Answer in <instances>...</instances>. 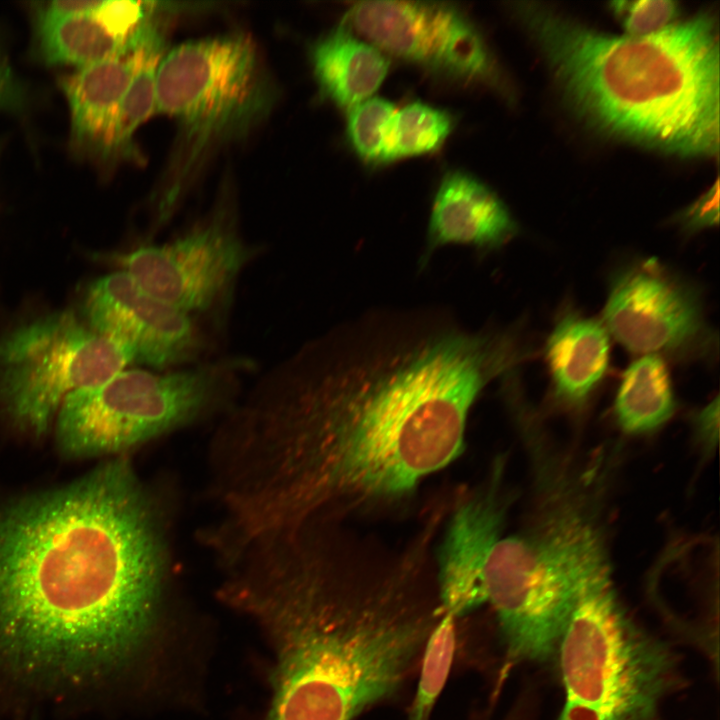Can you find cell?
<instances>
[{
	"label": "cell",
	"instance_id": "cell-1",
	"mask_svg": "<svg viewBox=\"0 0 720 720\" xmlns=\"http://www.w3.org/2000/svg\"><path fill=\"white\" fill-rule=\"evenodd\" d=\"M517 364L501 328L432 309L381 311L308 345L234 446L257 533L328 527L400 504L463 452L470 411Z\"/></svg>",
	"mask_w": 720,
	"mask_h": 720
},
{
	"label": "cell",
	"instance_id": "cell-2",
	"mask_svg": "<svg viewBox=\"0 0 720 720\" xmlns=\"http://www.w3.org/2000/svg\"><path fill=\"white\" fill-rule=\"evenodd\" d=\"M160 513L128 460L0 514V690L88 702L155 636L169 568Z\"/></svg>",
	"mask_w": 720,
	"mask_h": 720
},
{
	"label": "cell",
	"instance_id": "cell-3",
	"mask_svg": "<svg viewBox=\"0 0 720 720\" xmlns=\"http://www.w3.org/2000/svg\"><path fill=\"white\" fill-rule=\"evenodd\" d=\"M222 593L272 640L267 720H354L393 698L442 615L415 566L347 543L262 549Z\"/></svg>",
	"mask_w": 720,
	"mask_h": 720
},
{
	"label": "cell",
	"instance_id": "cell-4",
	"mask_svg": "<svg viewBox=\"0 0 720 720\" xmlns=\"http://www.w3.org/2000/svg\"><path fill=\"white\" fill-rule=\"evenodd\" d=\"M574 108L601 131L680 156L719 152L717 24L702 13L651 36L599 32L513 4Z\"/></svg>",
	"mask_w": 720,
	"mask_h": 720
},
{
	"label": "cell",
	"instance_id": "cell-5",
	"mask_svg": "<svg viewBox=\"0 0 720 720\" xmlns=\"http://www.w3.org/2000/svg\"><path fill=\"white\" fill-rule=\"evenodd\" d=\"M558 505L526 531L500 537L483 574L507 663L543 662L556 650L583 590L610 574L599 528L582 510Z\"/></svg>",
	"mask_w": 720,
	"mask_h": 720
},
{
	"label": "cell",
	"instance_id": "cell-6",
	"mask_svg": "<svg viewBox=\"0 0 720 720\" xmlns=\"http://www.w3.org/2000/svg\"><path fill=\"white\" fill-rule=\"evenodd\" d=\"M555 657L564 692L556 720H662L684 683L677 655L627 614L610 574L579 596Z\"/></svg>",
	"mask_w": 720,
	"mask_h": 720
},
{
	"label": "cell",
	"instance_id": "cell-7",
	"mask_svg": "<svg viewBox=\"0 0 720 720\" xmlns=\"http://www.w3.org/2000/svg\"><path fill=\"white\" fill-rule=\"evenodd\" d=\"M276 89L254 41L243 33L189 40L166 50L156 75V113L176 121L168 212L208 153L240 139L272 111Z\"/></svg>",
	"mask_w": 720,
	"mask_h": 720
},
{
	"label": "cell",
	"instance_id": "cell-8",
	"mask_svg": "<svg viewBox=\"0 0 720 720\" xmlns=\"http://www.w3.org/2000/svg\"><path fill=\"white\" fill-rule=\"evenodd\" d=\"M225 365L179 371L122 370L69 394L56 421L70 456L121 453L199 420L225 400L232 374Z\"/></svg>",
	"mask_w": 720,
	"mask_h": 720
},
{
	"label": "cell",
	"instance_id": "cell-9",
	"mask_svg": "<svg viewBox=\"0 0 720 720\" xmlns=\"http://www.w3.org/2000/svg\"><path fill=\"white\" fill-rule=\"evenodd\" d=\"M131 362L127 347L71 313L41 317L0 341V410L19 429L40 436L69 394L108 380Z\"/></svg>",
	"mask_w": 720,
	"mask_h": 720
},
{
	"label": "cell",
	"instance_id": "cell-10",
	"mask_svg": "<svg viewBox=\"0 0 720 720\" xmlns=\"http://www.w3.org/2000/svg\"><path fill=\"white\" fill-rule=\"evenodd\" d=\"M384 54L464 86L502 92L505 81L478 26L463 8L437 1H360L344 23Z\"/></svg>",
	"mask_w": 720,
	"mask_h": 720
},
{
	"label": "cell",
	"instance_id": "cell-11",
	"mask_svg": "<svg viewBox=\"0 0 720 720\" xmlns=\"http://www.w3.org/2000/svg\"><path fill=\"white\" fill-rule=\"evenodd\" d=\"M602 323L628 351L674 360H712L718 338L696 287L657 259L614 273Z\"/></svg>",
	"mask_w": 720,
	"mask_h": 720
},
{
	"label": "cell",
	"instance_id": "cell-12",
	"mask_svg": "<svg viewBox=\"0 0 720 720\" xmlns=\"http://www.w3.org/2000/svg\"><path fill=\"white\" fill-rule=\"evenodd\" d=\"M250 255L232 225L214 218L166 243L121 254L118 263L148 293L191 314L212 307Z\"/></svg>",
	"mask_w": 720,
	"mask_h": 720
},
{
	"label": "cell",
	"instance_id": "cell-13",
	"mask_svg": "<svg viewBox=\"0 0 720 720\" xmlns=\"http://www.w3.org/2000/svg\"><path fill=\"white\" fill-rule=\"evenodd\" d=\"M84 312L90 328L124 345L134 361L155 370L186 363L200 348L190 314L151 295L123 270L90 285Z\"/></svg>",
	"mask_w": 720,
	"mask_h": 720
},
{
	"label": "cell",
	"instance_id": "cell-14",
	"mask_svg": "<svg viewBox=\"0 0 720 720\" xmlns=\"http://www.w3.org/2000/svg\"><path fill=\"white\" fill-rule=\"evenodd\" d=\"M498 480L495 473L492 484L457 506L434 565L441 607L456 619L485 604L484 568L505 515Z\"/></svg>",
	"mask_w": 720,
	"mask_h": 720
},
{
	"label": "cell",
	"instance_id": "cell-15",
	"mask_svg": "<svg viewBox=\"0 0 720 720\" xmlns=\"http://www.w3.org/2000/svg\"><path fill=\"white\" fill-rule=\"evenodd\" d=\"M519 228L504 202L486 184L462 170H450L433 198L419 266L449 245L473 248L480 257L507 245Z\"/></svg>",
	"mask_w": 720,
	"mask_h": 720
},
{
	"label": "cell",
	"instance_id": "cell-16",
	"mask_svg": "<svg viewBox=\"0 0 720 720\" xmlns=\"http://www.w3.org/2000/svg\"><path fill=\"white\" fill-rule=\"evenodd\" d=\"M163 35V22L158 19L124 52L62 80L71 111L72 140L79 148L110 155L123 96L148 49Z\"/></svg>",
	"mask_w": 720,
	"mask_h": 720
},
{
	"label": "cell",
	"instance_id": "cell-17",
	"mask_svg": "<svg viewBox=\"0 0 720 720\" xmlns=\"http://www.w3.org/2000/svg\"><path fill=\"white\" fill-rule=\"evenodd\" d=\"M154 20L151 2L141 1H103L89 14L38 12L39 50L47 63L86 67L124 52Z\"/></svg>",
	"mask_w": 720,
	"mask_h": 720
},
{
	"label": "cell",
	"instance_id": "cell-18",
	"mask_svg": "<svg viewBox=\"0 0 720 720\" xmlns=\"http://www.w3.org/2000/svg\"><path fill=\"white\" fill-rule=\"evenodd\" d=\"M544 354L553 398L568 408H580L607 373L610 335L602 321L566 307L546 340Z\"/></svg>",
	"mask_w": 720,
	"mask_h": 720
},
{
	"label": "cell",
	"instance_id": "cell-19",
	"mask_svg": "<svg viewBox=\"0 0 720 720\" xmlns=\"http://www.w3.org/2000/svg\"><path fill=\"white\" fill-rule=\"evenodd\" d=\"M310 60L321 95L346 111L371 98L390 64L381 50L344 24L313 43Z\"/></svg>",
	"mask_w": 720,
	"mask_h": 720
},
{
	"label": "cell",
	"instance_id": "cell-20",
	"mask_svg": "<svg viewBox=\"0 0 720 720\" xmlns=\"http://www.w3.org/2000/svg\"><path fill=\"white\" fill-rule=\"evenodd\" d=\"M675 398L665 359L642 355L623 373L614 402L618 425L628 434L650 433L674 414Z\"/></svg>",
	"mask_w": 720,
	"mask_h": 720
},
{
	"label": "cell",
	"instance_id": "cell-21",
	"mask_svg": "<svg viewBox=\"0 0 720 720\" xmlns=\"http://www.w3.org/2000/svg\"><path fill=\"white\" fill-rule=\"evenodd\" d=\"M447 110L415 101L396 109L384 142V164L438 150L454 128Z\"/></svg>",
	"mask_w": 720,
	"mask_h": 720
},
{
	"label": "cell",
	"instance_id": "cell-22",
	"mask_svg": "<svg viewBox=\"0 0 720 720\" xmlns=\"http://www.w3.org/2000/svg\"><path fill=\"white\" fill-rule=\"evenodd\" d=\"M166 52L165 35L148 49L121 101L116 118L110 155L135 154L134 141L138 128L156 114V75Z\"/></svg>",
	"mask_w": 720,
	"mask_h": 720
},
{
	"label": "cell",
	"instance_id": "cell-23",
	"mask_svg": "<svg viewBox=\"0 0 720 720\" xmlns=\"http://www.w3.org/2000/svg\"><path fill=\"white\" fill-rule=\"evenodd\" d=\"M456 650V618L443 613L431 630L422 655L416 693L408 720H430L447 681Z\"/></svg>",
	"mask_w": 720,
	"mask_h": 720
},
{
	"label": "cell",
	"instance_id": "cell-24",
	"mask_svg": "<svg viewBox=\"0 0 720 720\" xmlns=\"http://www.w3.org/2000/svg\"><path fill=\"white\" fill-rule=\"evenodd\" d=\"M394 104L371 97L348 110L347 137L358 157L367 164H384L385 132Z\"/></svg>",
	"mask_w": 720,
	"mask_h": 720
},
{
	"label": "cell",
	"instance_id": "cell-25",
	"mask_svg": "<svg viewBox=\"0 0 720 720\" xmlns=\"http://www.w3.org/2000/svg\"><path fill=\"white\" fill-rule=\"evenodd\" d=\"M610 8L621 23L625 35L646 37L658 34L676 23L679 12L671 0L613 1Z\"/></svg>",
	"mask_w": 720,
	"mask_h": 720
},
{
	"label": "cell",
	"instance_id": "cell-26",
	"mask_svg": "<svg viewBox=\"0 0 720 720\" xmlns=\"http://www.w3.org/2000/svg\"><path fill=\"white\" fill-rule=\"evenodd\" d=\"M678 223L687 233H695L719 223V180L678 216Z\"/></svg>",
	"mask_w": 720,
	"mask_h": 720
},
{
	"label": "cell",
	"instance_id": "cell-27",
	"mask_svg": "<svg viewBox=\"0 0 720 720\" xmlns=\"http://www.w3.org/2000/svg\"><path fill=\"white\" fill-rule=\"evenodd\" d=\"M692 424L698 445L705 453H711L719 438L718 396L694 413Z\"/></svg>",
	"mask_w": 720,
	"mask_h": 720
},
{
	"label": "cell",
	"instance_id": "cell-28",
	"mask_svg": "<svg viewBox=\"0 0 720 720\" xmlns=\"http://www.w3.org/2000/svg\"><path fill=\"white\" fill-rule=\"evenodd\" d=\"M103 1L60 0L47 3L39 12L51 16L89 14L97 11Z\"/></svg>",
	"mask_w": 720,
	"mask_h": 720
},
{
	"label": "cell",
	"instance_id": "cell-29",
	"mask_svg": "<svg viewBox=\"0 0 720 720\" xmlns=\"http://www.w3.org/2000/svg\"><path fill=\"white\" fill-rule=\"evenodd\" d=\"M14 80H16V78L6 62V59L0 52V81L8 82Z\"/></svg>",
	"mask_w": 720,
	"mask_h": 720
}]
</instances>
